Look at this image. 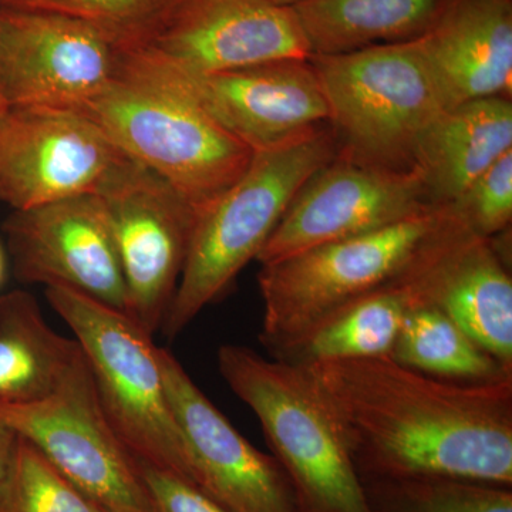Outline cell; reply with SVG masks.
<instances>
[{"mask_svg":"<svg viewBox=\"0 0 512 512\" xmlns=\"http://www.w3.org/2000/svg\"><path fill=\"white\" fill-rule=\"evenodd\" d=\"M3 232L20 282L63 286L127 313L119 251L99 195L13 210Z\"/></svg>","mask_w":512,"mask_h":512,"instance_id":"5bb4252c","label":"cell"},{"mask_svg":"<svg viewBox=\"0 0 512 512\" xmlns=\"http://www.w3.org/2000/svg\"><path fill=\"white\" fill-rule=\"evenodd\" d=\"M138 461V460H137ZM156 512H228L183 477L138 461Z\"/></svg>","mask_w":512,"mask_h":512,"instance_id":"83f0119b","label":"cell"},{"mask_svg":"<svg viewBox=\"0 0 512 512\" xmlns=\"http://www.w3.org/2000/svg\"><path fill=\"white\" fill-rule=\"evenodd\" d=\"M0 512H104L33 444L16 436L0 481Z\"/></svg>","mask_w":512,"mask_h":512,"instance_id":"d4e9b609","label":"cell"},{"mask_svg":"<svg viewBox=\"0 0 512 512\" xmlns=\"http://www.w3.org/2000/svg\"><path fill=\"white\" fill-rule=\"evenodd\" d=\"M329 124L255 151L245 173L198 211L180 284L161 330L174 339L258 258L302 185L338 156Z\"/></svg>","mask_w":512,"mask_h":512,"instance_id":"7a4b0ae2","label":"cell"},{"mask_svg":"<svg viewBox=\"0 0 512 512\" xmlns=\"http://www.w3.org/2000/svg\"><path fill=\"white\" fill-rule=\"evenodd\" d=\"M53 311L82 348L104 413L138 461L190 481L183 431L165 390L160 348L126 312L63 286H46Z\"/></svg>","mask_w":512,"mask_h":512,"instance_id":"8992f818","label":"cell"},{"mask_svg":"<svg viewBox=\"0 0 512 512\" xmlns=\"http://www.w3.org/2000/svg\"><path fill=\"white\" fill-rule=\"evenodd\" d=\"M451 210L474 234L493 238L511 227L512 150L498 158L460 197Z\"/></svg>","mask_w":512,"mask_h":512,"instance_id":"4316f807","label":"cell"},{"mask_svg":"<svg viewBox=\"0 0 512 512\" xmlns=\"http://www.w3.org/2000/svg\"><path fill=\"white\" fill-rule=\"evenodd\" d=\"M76 113L198 211L231 187L254 156L190 97L131 69L121 56L113 82Z\"/></svg>","mask_w":512,"mask_h":512,"instance_id":"277c9868","label":"cell"},{"mask_svg":"<svg viewBox=\"0 0 512 512\" xmlns=\"http://www.w3.org/2000/svg\"><path fill=\"white\" fill-rule=\"evenodd\" d=\"M390 359L450 382L512 379V367L481 348L466 330L433 305L417 306L407 313Z\"/></svg>","mask_w":512,"mask_h":512,"instance_id":"603a6c76","label":"cell"},{"mask_svg":"<svg viewBox=\"0 0 512 512\" xmlns=\"http://www.w3.org/2000/svg\"><path fill=\"white\" fill-rule=\"evenodd\" d=\"M373 512H512V487L448 477L362 480Z\"/></svg>","mask_w":512,"mask_h":512,"instance_id":"cb8c5ba5","label":"cell"},{"mask_svg":"<svg viewBox=\"0 0 512 512\" xmlns=\"http://www.w3.org/2000/svg\"><path fill=\"white\" fill-rule=\"evenodd\" d=\"M329 107L339 156L413 168L417 141L446 104L416 40L309 56Z\"/></svg>","mask_w":512,"mask_h":512,"instance_id":"5b68a950","label":"cell"},{"mask_svg":"<svg viewBox=\"0 0 512 512\" xmlns=\"http://www.w3.org/2000/svg\"><path fill=\"white\" fill-rule=\"evenodd\" d=\"M96 194L116 239L127 315L154 335L180 284L198 210L163 177L127 156Z\"/></svg>","mask_w":512,"mask_h":512,"instance_id":"30bf717a","label":"cell"},{"mask_svg":"<svg viewBox=\"0 0 512 512\" xmlns=\"http://www.w3.org/2000/svg\"><path fill=\"white\" fill-rule=\"evenodd\" d=\"M218 369L258 417L299 511L373 512L338 423L303 367L224 345Z\"/></svg>","mask_w":512,"mask_h":512,"instance_id":"3957f363","label":"cell"},{"mask_svg":"<svg viewBox=\"0 0 512 512\" xmlns=\"http://www.w3.org/2000/svg\"><path fill=\"white\" fill-rule=\"evenodd\" d=\"M272 2L276 3V5L288 6V8H293V6L298 5V3L305 2V0H272Z\"/></svg>","mask_w":512,"mask_h":512,"instance_id":"4dcf8cb0","label":"cell"},{"mask_svg":"<svg viewBox=\"0 0 512 512\" xmlns=\"http://www.w3.org/2000/svg\"><path fill=\"white\" fill-rule=\"evenodd\" d=\"M0 424L33 444L104 512H156L137 458L101 406L86 356L40 402L0 406Z\"/></svg>","mask_w":512,"mask_h":512,"instance_id":"ba28073f","label":"cell"},{"mask_svg":"<svg viewBox=\"0 0 512 512\" xmlns=\"http://www.w3.org/2000/svg\"><path fill=\"white\" fill-rule=\"evenodd\" d=\"M433 205L416 167L389 170L338 154L302 185L256 261L264 265L326 242L366 234Z\"/></svg>","mask_w":512,"mask_h":512,"instance_id":"7c38bea8","label":"cell"},{"mask_svg":"<svg viewBox=\"0 0 512 512\" xmlns=\"http://www.w3.org/2000/svg\"><path fill=\"white\" fill-rule=\"evenodd\" d=\"M448 217V204L433 205L396 224L261 265L264 316L259 339L266 352L342 303L399 278Z\"/></svg>","mask_w":512,"mask_h":512,"instance_id":"52a82bcc","label":"cell"},{"mask_svg":"<svg viewBox=\"0 0 512 512\" xmlns=\"http://www.w3.org/2000/svg\"><path fill=\"white\" fill-rule=\"evenodd\" d=\"M303 369L362 480L448 477L512 487V379L450 382L390 357Z\"/></svg>","mask_w":512,"mask_h":512,"instance_id":"6da1fadb","label":"cell"},{"mask_svg":"<svg viewBox=\"0 0 512 512\" xmlns=\"http://www.w3.org/2000/svg\"><path fill=\"white\" fill-rule=\"evenodd\" d=\"M510 150L512 101L485 97L441 111L417 141L413 167L431 204H450Z\"/></svg>","mask_w":512,"mask_h":512,"instance_id":"d6986e66","label":"cell"},{"mask_svg":"<svg viewBox=\"0 0 512 512\" xmlns=\"http://www.w3.org/2000/svg\"><path fill=\"white\" fill-rule=\"evenodd\" d=\"M447 109L485 97H510L512 0H443L416 37Z\"/></svg>","mask_w":512,"mask_h":512,"instance_id":"ac0fdd59","label":"cell"},{"mask_svg":"<svg viewBox=\"0 0 512 512\" xmlns=\"http://www.w3.org/2000/svg\"><path fill=\"white\" fill-rule=\"evenodd\" d=\"M15 441L16 434L8 427L0 424V481H2L3 474H5L6 467H8Z\"/></svg>","mask_w":512,"mask_h":512,"instance_id":"f1b7e54d","label":"cell"},{"mask_svg":"<svg viewBox=\"0 0 512 512\" xmlns=\"http://www.w3.org/2000/svg\"><path fill=\"white\" fill-rule=\"evenodd\" d=\"M175 0H0L3 8L46 10L84 20L119 46L146 39Z\"/></svg>","mask_w":512,"mask_h":512,"instance_id":"484cf974","label":"cell"},{"mask_svg":"<svg viewBox=\"0 0 512 512\" xmlns=\"http://www.w3.org/2000/svg\"><path fill=\"white\" fill-rule=\"evenodd\" d=\"M416 293L402 278L342 303L298 335L269 350V357L295 366L390 357Z\"/></svg>","mask_w":512,"mask_h":512,"instance_id":"ffe728a7","label":"cell"},{"mask_svg":"<svg viewBox=\"0 0 512 512\" xmlns=\"http://www.w3.org/2000/svg\"><path fill=\"white\" fill-rule=\"evenodd\" d=\"M403 278L421 306H437L481 348L512 367L511 272L493 238L474 234L450 207L446 224Z\"/></svg>","mask_w":512,"mask_h":512,"instance_id":"e0dca14e","label":"cell"},{"mask_svg":"<svg viewBox=\"0 0 512 512\" xmlns=\"http://www.w3.org/2000/svg\"><path fill=\"white\" fill-rule=\"evenodd\" d=\"M2 109H3V107H2V103H0V110H2Z\"/></svg>","mask_w":512,"mask_h":512,"instance_id":"1f68e13d","label":"cell"},{"mask_svg":"<svg viewBox=\"0 0 512 512\" xmlns=\"http://www.w3.org/2000/svg\"><path fill=\"white\" fill-rule=\"evenodd\" d=\"M6 275V256L5 252H3L2 245H0V285L5 281Z\"/></svg>","mask_w":512,"mask_h":512,"instance_id":"f546056e","label":"cell"},{"mask_svg":"<svg viewBox=\"0 0 512 512\" xmlns=\"http://www.w3.org/2000/svg\"><path fill=\"white\" fill-rule=\"evenodd\" d=\"M138 73L190 97L252 151L309 136L329 124V107L308 59H282L220 72H187L120 46Z\"/></svg>","mask_w":512,"mask_h":512,"instance_id":"9c48e42d","label":"cell"},{"mask_svg":"<svg viewBox=\"0 0 512 512\" xmlns=\"http://www.w3.org/2000/svg\"><path fill=\"white\" fill-rule=\"evenodd\" d=\"M124 47L198 73L311 56L295 10L272 0H175L146 39Z\"/></svg>","mask_w":512,"mask_h":512,"instance_id":"9a60e30c","label":"cell"},{"mask_svg":"<svg viewBox=\"0 0 512 512\" xmlns=\"http://www.w3.org/2000/svg\"><path fill=\"white\" fill-rule=\"evenodd\" d=\"M120 46L84 20L0 6V103L79 111L119 73Z\"/></svg>","mask_w":512,"mask_h":512,"instance_id":"8fae6325","label":"cell"},{"mask_svg":"<svg viewBox=\"0 0 512 512\" xmlns=\"http://www.w3.org/2000/svg\"><path fill=\"white\" fill-rule=\"evenodd\" d=\"M82 357L76 339L50 328L32 293L16 289L0 296V406L46 399Z\"/></svg>","mask_w":512,"mask_h":512,"instance_id":"44dd1931","label":"cell"},{"mask_svg":"<svg viewBox=\"0 0 512 512\" xmlns=\"http://www.w3.org/2000/svg\"><path fill=\"white\" fill-rule=\"evenodd\" d=\"M443 0H305L293 6L311 55H336L419 37Z\"/></svg>","mask_w":512,"mask_h":512,"instance_id":"7402d4cb","label":"cell"},{"mask_svg":"<svg viewBox=\"0 0 512 512\" xmlns=\"http://www.w3.org/2000/svg\"><path fill=\"white\" fill-rule=\"evenodd\" d=\"M124 154L76 111L0 110V200L12 210L96 194Z\"/></svg>","mask_w":512,"mask_h":512,"instance_id":"4fadbf2b","label":"cell"},{"mask_svg":"<svg viewBox=\"0 0 512 512\" xmlns=\"http://www.w3.org/2000/svg\"><path fill=\"white\" fill-rule=\"evenodd\" d=\"M165 390L190 461V483L228 512H301L285 471L202 393L177 357L160 348Z\"/></svg>","mask_w":512,"mask_h":512,"instance_id":"2e32d148","label":"cell"}]
</instances>
